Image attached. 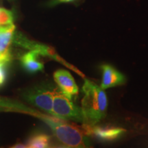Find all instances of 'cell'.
<instances>
[{"label":"cell","instance_id":"obj_1","mask_svg":"<svg viewBox=\"0 0 148 148\" xmlns=\"http://www.w3.org/2000/svg\"><path fill=\"white\" fill-rule=\"evenodd\" d=\"M82 92L83 126L92 127L106 116L108 99L104 90L88 79H84Z\"/></svg>","mask_w":148,"mask_h":148},{"label":"cell","instance_id":"obj_2","mask_svg":"<svg viewBox=\"0 0 148 148\" xmlns=\"http://www.w3.org/2000/svg\"><path fill=\"white\" fill-rule=\"evenodd\" d=\"M27 113L37 116L45 122L50 127L58 141L65 147L74 148L90 147V142L87 136L76 127L54 116L51 117L29 108Z\"/></svg>","mask_w":148,"mask_h":148},{"label":"cell","instance_id":"obj_3","mask_svg":"<svg viewBox=\"0 0 148 148\" xmlns=\"http://www.w3.org/2000/svg\"><path fill=\"white\" fill-rule=\"evenodd\" d=\"M58 86L53 83L43 82L23 90L22 97L29 104L51 115L53 96Z\"/></svg>","mask_w":148,"mask_h":148},{"label":"cell","instance_id":"obj_4","mask_svg":"<svg viewBox=\"0 0 148 148\" xmlns=\"http://www.w3.org/2000/svg\"><path fill=\"white\" fill-rule=\"evenodd\" d=\"M51 115L62 121L69 120L80 123H82L84 118L82 108L64 95L58 88L53 96Z\"/></svg>","mask_w":148,"mask_h":148},{"label":"cell","instance_id":"obj_5","mask_svg":"<svg viewBox=\"0 0 148 148\" xmlns=\"http://www.w3.org/2000/svg\"><path fill=\"white\" fill-rule=\"evenodd\" d=\"M53 79L58 85V88L64 95L72 99L78 94V88L69 71L64 69H59L55 71Z\"/></svg>","mask_w":148,"mask_h":148},{"label":"cell","instance_id":"obj_6","mask_svg":"<svg viewBox=\"0 0 148 148\" xmlns=\"http://www.w3.org/2000/svg\"><path fill=\"white\" fill-rule=\"evenodd\" d=\"M86 134L92 135L101 141H112L119 139L126 132L125 129L113 126H97L84 127Z\"/></svg>","mask_w":148,"mask_h":148},{"label":"cell","instance_id":"obj_7","mask_svg":"<svg viewBox=\"0 0 148 148\" xmlns=\"http://www.w3.org/2000/svg\"><path fill=\"white\" fill-rule=\"evenodd\" d=\"M13 23L0 26V62L8 63L11 60L10 45L15 34Z\"/></svg>","mask_w":148,"mask_h":148},{"label":"cell","instance_id":"obj_8","mask_svg":"<svg viewBox=\"0 0 148 148\" xmlns=\"http://www.w3.org/2000/svg\"><path fill=\"white\" fill-rule=\"evenodd\" d=\"M102 71V81L100 87L103 90L125 84L126 79L121 72L109 64L101 66Z\"/></svg>","mask_w":148,"mask_h":148},{"label":"cell","instance_id":"obj_9","mask_svg":"<svg viewBox=\"0 0 148 148\" xmlns=\"http://www.w3.org/2000/svg\"><path fill=\"white\" fill-rule=\"evenodd\" d=\"M40 56L36 51L30 50L21 57V63L23 69L29 73H35L44 69V64L38 60Z\"/></svg>","mask_w":148,"mask_h":148},{"label":"cell","instance_id":"obj_10","mask_svg":"<svg viewBox=\"0 0 148 148\" xmlns=\"http://www.w3.org/2000/svg\"><path fill=\"white\" fill-rule=\"evenodd\" d=\"M51 138L45 134L33 135L27 140L26 146L29 148H45L50 147Z\"/></svg>","mask_w":148,"mask_h":148},{"label":"cell","instance_id":"obj_11","mask_svg":"<svg viewBox=\"0 0 148 148\" xmlns=\"http://www.w3.org/2000/svg\"><path fill=\"white\" fill-rule=\"evenodd\" d=\"M0 107L1 108H10L11 110H16V111H21V112H24L26 106H24L23 104L14 102L10 100H8L7 99H4V98L0 97Z\"/></svg>","mask_w":148,"mask_h":148},{"label":"cell","instance_id":"obj_12","mask_svg":"<svg viewBox=\"0 0 148 148\" xmlns=\"http://www.w3.org/2000/svg\"><path fill=\"white\" fill-rule=\"evenodd\" d=\"M13 14L10 10L0 8V26L13 23Z\"/></svg>","mask_w":148,"mask_h":148},{"label":"cell","instance_id":"obj_13","mask_svg":"<svg viewBox=\"0 0 148 148\" xmlns=\"http://www.w3.org/2000/svg\"><path fill=\"white\" fill-rule=\"evenodd\" d=\"M6 63L0 62V86L4 84L6 79V69H5Z\"/></svg>","mask_w":148,"mask_h":148},{"label":"cell","instance_id":"obj_14","mask_svg":"<svg viewBox=\"0 0 148 148\" xmlns=\"http://www.w3.org/2000/svg\"><path fill=\"white\" fill-rule=\"evenodd\" d=\"M56 1L60 3H71L76 1V0H56Z\"/></svg>","mask_w":148,"mask_h":148},{"label":"cell","instance_id":"obj_15","mask_svg":"<svg viewBox=\"0 0 148 148\" xmlns=\"http://www.w3.org/2000/svg\"><path fill=\"white\" fill-rule=\"evenodd\" d=\"M12 147H14V148H19V147H27L26 145H23V144H21V143H18V144H16V145H14V146H12Z\"/></svg>","mask_w":148,"mask_h":148}]
</instances>
